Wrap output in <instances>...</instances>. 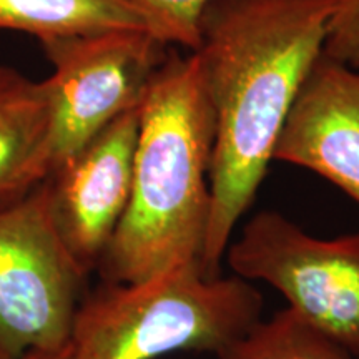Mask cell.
<instances>
[{
    "label": "cell",
    "instance_id": "obj_10",
    "mask_svg": "<svg viewBox=\"0 0 359 359\" xmlns=\"http://www.w3.org/2000/svg\"><path fill=\"white\" fill-rule=\"evenodd\" d=\"M0 30H19L43 40L109 30H148V25L127 0H0Z\"/></svg>",
    "mask_w": 359,
    "mask_h": 359
},
{
    "label": "cell",
    "instance_id": "obj_6",
    "mask_svg": "<svg viewBox=\"0 0 359 359\" xmlns=\"http://www.w3.org/2000/svg\"><path fill=\"white\" fill-rule=\"evenodd\" d=\"M53 67V165L125 111L138 109L170 45L148 30H109L39 40ZM52 172V170H50Z\"/></svg>",
    "mask_w": 359,
    "mask_h": 359
},
{
    "label": "cell",
    "instance_id": "obj_9",
    "mask_svg": "<svg viewBox=\"0 0 359 359\" xmlns=\"http://www.w3.org/2000/svg\"><path fill=\"white\" fill-rule=\"evenodd\" d=\"M52 165L50 85L0 64V210L25 198L48 177Z\"/></svg>",
    "mask_w": 359,
    "mask_h": 359
},
{
    "label": "cell",
    "instance_id": "obj_11",
    "mask_svg": "<svg viewBox=\"0 0 359 359\" xmlns=\"http://www.w3.org/2000/svg\"><path fill=\"white\" fill-rule=\"evenodd\" d=\"M218 359H359L293 308L255 321L217 353Z\"/></svg>",
    "mask_w": 359,
    "mask_h": 359
},
{
    "label": "cell",
    "instance_id": "obj_13",
    "mask_svg": "<svg viewBox=\"0 0 359 359\" xmlns=\"http://www.w3.org/2000/svg\"><path fill=\"white\" fill-rule=\"evenodd\" d=\"M323 53L359 70V0L336 2Z\"/></svg>",
    "mask_w": 359,
    "mask_h": 359
},
{
    "label": "cell",
    "instance_id": "obj_14",
    "mask_svg": "<svg viewBox=\"0 0 359 359\" xmlns=\"http://www.w3.org/2000/svg\"><path fill=\"white\" fill-rule=\"evenodd\" d=\"M20 359H74V346L69 343L67 346L53 351H30Z\"/></svg>",
    "mask_w": 359,
    "mask_h": 359
},
{
    "label": "cell",
    "instance_id": "obj_12",
    "mask_svg": "<svg viewBox=\"0 0 359 359\" xmlns=\"http://www.w3.org/2000/svg\"><path fill=\"white\" fill-rule=\"evenodd\" d=\"M145 19L148 30L167 45L193 52L198 47V22L212 0H127Z\"/></svg>",
    "mask_w": 359,
    "mask_h": 359
},
{
    "label": "cell",
    "instance_id": "obj_2",
    "mask_svg": "<svg viewBox=\"0 0 359 359\" xmlns=\"http://www.w3.org/2000/svg\"><path fill=\"white\" fill-rule=\"evenodd\" d=\"M213 143L198 60L170 52L142 100L132 196L98 263L102 281L135 285L200 264Z\"/></svg>",
    "mask_w": 359,
    "mask_h": 359
},
{
    "label": "cell",
    "instance_id": "obj_3",
    "mask_svg": "<svg viewBox=\"0 0 359 359\" xmlns=\"http://www.w3.org/2000/svg\"><path fill=\"white\" fill-rule=\"evenodd\" d=\"M263 298L238 276H206L200 264L135 285L102 281L75 314L74 359H158L217 354L259 320Z\"/></svg>",
    "mask_w": 359,
    "mask_h": 359
},
{
    "label": "cell",
    "instance_id": "obj_4",
    "mask_svg": "<svg viewBox=\"0 0 359 359\" xmlns=\"http://www.w3.org/2000/svg\"><path fill=\"white\" fill-rule=\"evenodd\" d=\"M88 276L57 230L45 180L0 210V359L67 346Z\"/></svg>",
    "mask_w": 359,
    "mask_h": 359
},
{
    "label": "cell",
    "instance_id": "obj_5",
    "mask_svg": "<svg viewBox=\"0 0 359 359\" xmlns=\"http://www.w3.org/2000/svg\"><path fill=\"white\" fill-rule=\"evenodd\" d=\"M233 275L264 281L309 323L359 356V233L323 240L264 210L228 245Z\"/></svg>",
    "mask_w": 359,
    "mask_h": 359
},
{
    "label": "cell",
    "instance_id": "obj_8",
    "mask_svg": "<svg viewBox=\"0 0 359 359\" xmlns=\"http://www.w3.org/2000/svg\"><path fill=\"white\" fill-rule=\"evenodd\" d=\"M273 160L320 175L359 205V70L321 53L291 105Z\"/></svg>",
    "mask_w": 359,
    "mask_h": 359
},
{
    "label": "cell",
    "instance_id": "obj_1",
    "mask_svg": "<svg viewBox=\"0 0 359 359\" xmlns=\"http://www.w3.org/2000/svg\"><path fill=\"white\" fill-rule=\"evenodd\" d=\"M338 0H212L193 50L215 115L200 266L219 276L231 235L262 187L283 125L325 48Z\"/></svg>",
    "mask_w": 359,
    "mask_h": 359
},
{
    "label": "cell",
    "instance_id": "obj_7",
    "mask_svg": "<svg viewBox=\"0 0 359 359\" xmlns=\"http://www.w3.org/2000/svg\"><path fill=\"white\" fill-rule=\"evenodd\" d=\"M138 130L140 107L116 116L45 178L57 230L88 275L127 212Z\"/></svg>",
    "mask_w": 359,
    "mask_h": 359
}]
</instances>
